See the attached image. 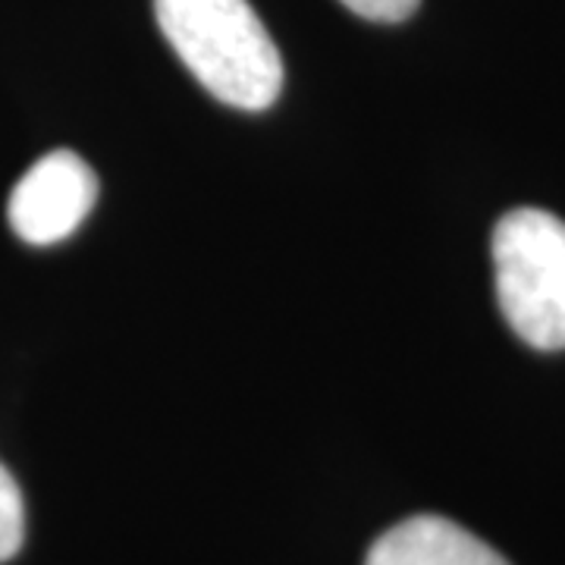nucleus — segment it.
I'll use <instances>...</instances> for the list:
<instances>
[{
	"mask_svg": "<svg viewBox=\"0 0 565 565\" xmlns=\"http://www.w3.org/2000/svg\"><path fill=\"white\" fill-rule=\"evenodd\" d=\"M158 25L217 102L267 110L282 92V57L248 0H154Z\"/></svg>",
	"mask_w": 565,
	"mask_h": 565,
	"instance_id": "f257e3e1",
	"label": "nucleus"
},
{
	"mask_svg": "<svg viewBox=\"0 0 565 565\" xmlns=\"http://www.w3.org/2000/svg\"><path fill=\"white\" fill-rule=\"evenodd\" d=\"M497 299L509 327L541 352L565 349V223L541 211H509L493 230Z\"/></svg>",
	"mask_w": 565,
	"mask_h": 565,
	"instance_id": "f03ea898",
	"label": "nucleus"
},
{
	"mask_svg": "<svg viewBox=\"0 0 565 565\" xmlns=\"http://www.w3.org/2000/svg\"><path fill=\"white\" fill-rule=\"evenodd\" d=\"M98 202V177L73 151H51L17 182L7 221L22 243L54 245L76 233Z\"/></svg>",
	"mask_w": 565,
	"mask_h": 565,
	"instance_id": "7ed1b4c3",
	"label": "nucleus"
},
{
	"mask_svg": "<svg viewBox=\"0 0 565 565\" xmlns=\"http://www.w3.org/2000/svg\"><path fill=\"white\" fill-rule=\"evenodd\" d=\"M364 565H509L481 537L444 515H412L381 534Z\"/></svg>",
	"mask_w": 565,
	"mask_h": 565,
	"instance_id": "20e7f679",
	"label": "nucleus"
},
{
	"mask_svg": "<svg viewBox=\"0 0 565 565\" xmlns=\"http://www.w3.org/2000/svg\"><path fill=\"white\" fill-rule=\"evenodd\" d=\"M22 537H25V505H22L20 484L0 465V563L20 553Z\"/></svg>",
	"mask_w": 565,
	"mask_h": 565,
	"instance_id": "39448f33",
	"label": "nucleus"
},
{
	"mask_svg": "<svg viewBox=\"0 0 565 565\" xmlns=\"http://www.w3.org/2000/svg\"><path fill=\"white\" fill-rule=\"evenodd\" d=\"M352 13L371 22H403L408 20L422 0H343Z\"/></svg>",
	"mask_w": 565,
	"mask_h": 565,
	"instance_id": "423d86ee",
	"label": "nucleus"
}]
</instances>
